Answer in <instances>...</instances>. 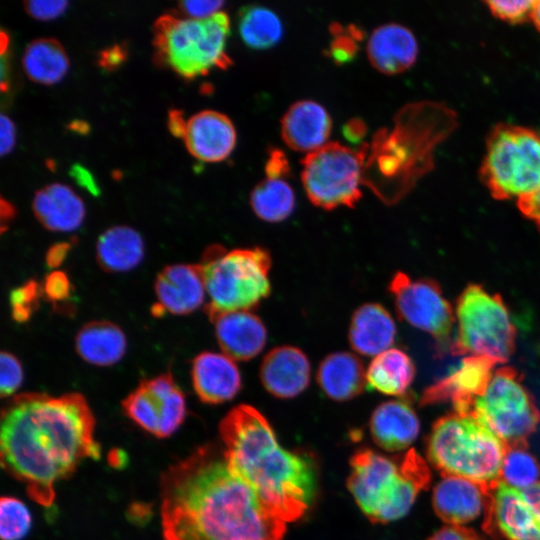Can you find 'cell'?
<instances>
[{
  "label": "cell",
  "instance_id": "cell-1",
  "mask_svg": "<svg viewBox=\"0 0 540 540\" xmlns=\"http://www.w3.org/2000/svg\"><path fill=\"white\" fill-rule=\"evenodd\" d=\"M164 540H283L274 514L213 445L196 448L161 476Z\"/></svg>",
  "mask_w": 540,
  "mask_h": 540
},
{
  "label": "cell",
  "instance_id": "cell-36",
  "mask_svg": "<svg viewBox=\"0 0 540 540\" xmlns=\"http://www.w3.org/2000/svg\"><path fill=\"white\" fill-rule=\"evenodd\" d=\"M32 525L31 514L26 505L12 496L0 500V536L2 540L24 538Z\"/></svg>",
  "mask_w": 540,
  "mask_h": 540
},
{
  "label": "cell",
  "instance_id": "cell-12",
  "mask_svg": "<svg viewBox=\"0 0 540 540\" xmlns=\"http://www.w3.org/2000/svg\"><path fill=\"white\" fill-rule=\"evenodd\" d=\"M396 129L388 134L387 131L374 138L371 157L377 166L375 171L382 173L386 179L393 182L399 178L401 192L404 195L414 181L431 167V152L434 143L425 144L424 140L442 139L437 136H414L419 128H410L407 109L399 114ZM383 176V177H384Z\"/></svg>",
  "mask_w": 540,
  "mask_h": 540
},
{
  "label": "cell",
  "instance_id": "cell-37",
  "mask_svg": "<svg viewBox=\"0 0 540 540\" xmlns=\"http://www.w3.org/2000/svg\"><path fill=\"white\" fill-rule=\"evenodd\" d=\"M333 40L330 43L328 55L336 64L351 62L357 55L358 42L363 38V32L356 26L343 27L333 24L330 27Z\"/></svg>",
  "mask_w": 540,
  "mask_h": 540
},
{
  "label": "cell",
  "instance_id": "cell-41",
  "mask_svg": "<svg viewBox=\"0 0 540 540\" xmlns=\"http://www.w3.org/2000/svg\"><path fill=\"white\" fill-rule=\"evenodd\" d=\"M26 12L38 20H52L62 15L67 7L66 0H29L24 2Z\"/></svg>",
  "mask_w": 540,
  "mask_h": 540
},
{
  "label": "cell",
  "instance_id": "cell-21",
  "mask_svg": "<svg viewBox=\"0 0 540 540\" xmlns=\"http://www.w3.org/2000/svg\"><path fill=\"white\" fill-rule=\"evenodd\" d=\"M209 320L214 324L223 354L233 360H251L265 347L267 329L262 320L250 311L217 313Z\"/></svg>",
  "mask_w": 540,
  "mask_h": 540
},
{
  "label": "cell",
  "instance_id": "cell-7",
  "mask_svg": "<svg viewBox=\"0 0 540 540\" xmlns=\"http://www.w3.org/2000/svg\"><path fill=\"white\" fill-rule=\"evenodd\" d=\"M209 302V317L222 312L250 311L258 307L271 291V255L265 248L249 247L227 251L213 245L199 263Z\"/></svg>",
  "mask_w": 540,
  "mask_h": 540
},
{
  "label": "cell",
  "instance_id": "cell-25",
  "mask_svg": "<svg viewBox=\"0 0 540 540\" xmlns=\"http://www.w3.org/2000/svg\"><path fill=\"white\" fill-rule=\"evenodd\" d=\"M373 441L389 452L410 447L420 431L418 416L408 401L403 399L381 403L373 411L369 421Z\"/></svg>",
  "mask_w": 540,
  "mask_h": 540
},
{
  "label": "cell",
  "instance_id": "cell-10",
  "mask_svg": "<svg viewBox=\"0 0 540 540\" xmlns=\"http://www.w3.org/2000/svg\"><path fill=\"white\" fill-rule=\"evenodd\" d=\"M368 146L352 149L330 142L308 153L301 180L310 202L325 210L354 207L362 197L361 183Z\"/></svg>",
  "mask_w": 540,
  "mask_h": 540
},
{
  "label": "cell",
  "instance_id": "cell-45",
  "mask_svg": "<svg viewBox=\"0 0 540 540\" xmlns=\"http://www.w3.org/2000/svg\"><path fill=\"white\" fill-rule=\"evenodd\" d=\"M289 173V162L285 154L279 149H272L265 164L266 177L284 179Z\"/></svg>",
  "mask_w": 540,
  "mask_h": 540
},
{
  "label": "cell",
  "instance_id": "cell-34",
  "mask_svg": "<svg viewBox=\"0 0 540 540\" xmlns=\"http://www.w3.org/2000/svg\"><path fill=\"white\" fill-rule=\"evenodd\" d=\"M238 27L242 41L252 49L271 48L283 35V25L278 15L259 5L241 8Z\"/></svg>",
  "mask_w": 540,
  "mask_h": 540
},
{
  "label": "cell",
  "instance_id": "cell-18",
  "mask_svg": "<svg viewBox=\"0 0 540 540\" xmlns=\"http://www.w3.org/2000/svg\"><path fill=\"white\" fill-rule=\"evenodd\" d=\"M235 127L225 114L203 110L186 123L183 141L189 153L203 162L225 160L236 145Z\"/></svg>",
  "mask_w": 540,
  "mask_h": 540
},
{
  "label": "cell",
  "instance_id": "cell-52",
  "mask_svg": "<svg viewBox=\"0 0 540 540\" xmlns=\"http://www.w3.org/2000/svg\"><path fill=\"white\" fill-rule=\"evenodd\" d=\"M70 249L68 243H57L49 248L46 263L50 268L58 267L65 259Z\"/></svg>",
  "mask_w": 540,
  "mask_h": 540
},
{
  "label": "cell",
  "instance_id": "cell-35",
  "mask_svg": "<svg viewBox=\"0 0 540 540\" xmlns=\"http://www.w3.org/2000/svg\"><path fill=\"white\" fill-rule=\"evenodd\" d=\"M540 466L526 447L508 448L500 480L516 488H527L539 481Z\"/></svg>",
  "mask_w": 540,
  "mask_h": 540
},
{
  "label": "cell",
  "instance_id": "cell-50",
  "mask_svg": "<svg viewBox=\"0 0 540 540\" xmlns=\"http://www.w3.org/2000/svg\"><path fill=\"white\" fill-rule=\"evenodd\" d=\"M71 177L93 195L99 194L98 186L90 172L81 165H74L70 170Z\"/></svg>",
  "mask_w": 540,
  "mask_h": 540
},
{
  "label": "cell",
  "instance_id": "cell-48",
  "mask_svg": "<svg viewBox=\"0 0 540 540\" xmlns=\"http://www.w3.org/2000/svg\"><path fill=\"white\" fill-rule=\"evenodd\" d=\"M519 209L532 219L540 231V190L518 200Z\"/></svg>",
  "mask_w": 540,
  "mask_h": 540
},
{
  "label": "cell",
  "instance_id": "cell-47",
  "mask_svg": "<svg viewBox=\"0 0 540 540\" xmlns=\"http://www.w3.org/2000/svg\"><path fill=\"white\" fill-rule=\"evenodd\" d=\"M0 136V152L4 156L14 148L16 132L13 121L3 113L0 117Z\"/></svg>",
  "mask_w": 540,
  "mask_h": 540
},
{
  "label": "cell",
  "instance_id": "cell-54",
  "mask_svg": "<svg viewBox=\"0 0 540 540\" xmlns=\"http://www.w3.org/2000/svg\"><path fill=\"white\" fill-rule=\"evenodd\" d=\"M68 128L79 134H86L89 130V126L82 120H74L69 123Z\"/></svg>",
  "mask_w": 540,
  "mask_h": 540
},
{
  "label": "cell",
  "instance_id": "cell-11",
  "mask_svg": "<svg viewBox=\"0 0 540 540\" xmlns=\"http://www.w3.org/2000/svg\"><path fill=\"white\" fill-rule=\"evenodd\" d=\"M495 433L508 448L527 447V438L540 422V412L519 373L511 367L493 372L485 392L470 413Z\"/></svg>",
  "mask_w": 540,
  "mask_h": 540
},
{
  "label": "cell",
  "instance_id": "cell-28",
  "mask_svg": "<svg viewBox=\"0 0 540 540\" xmlns=\"http://www.w3.org/2000/svg\"><path fill=\"white\" fill-rule=\"evenodd\" d=\"M316 379L323 393L334 401H347L361 394L367 384L362 361L353 353L328 354L319 364Z\"/></svg>",
  "mask_w": 540,
  "mask_h": 540
},
{
  "label": "cell",
  "instance_id": "cell-19",
  "mask_svg": "<svg viewBox=\"0 0 540 540\" xmlns=\"http://www.w3.org/2000/svg\"><path fill=\"white\" fill-rule=\"evenodd\" d=\"M259 377L265 390L274 397L293 398L302 393L310 383V362L306 354L297 347L277 346L264 356Z\"/></svg>",
  "mask_w": 540,
  "mask_h": 540
},
{
  "label": "cell",
  "instance_id": "cell-33",
  "mask_svg": "<svg viewBox=\"0 0 540 540\" xmlns=\"http://www.w3.org/2000/svg\"><path fill=\"white\" fill-rule=\"evenodd\" d=\"M249 204L258 218L269 223H278L292 214L295 194L284 179L266 177L251 191Z\"/></svg>",
  "mask_w": 540,
  "mask_h": 540
},
{
  "label": "cell",
  "instance_id": "cell-42",
  "mask_svg": "<svg viewBox=\"0 0 540 540\" xmlns=\"http://www.w3.org/2000/svg\"><path fill=\"white\" fill-rule=\"evenodd\" d=\"M43 292L54 303L66 300L71 293V284L66 274L62 271L48 274L44 281Z\"/></svg>",
  "mask_w": 540,
  "mask_h": 540
},
{
  "label": "cell",
  "instance_id": "cell-30",
  "mask_svg": "<svg viewBox=\"0 0 540 540\" xmlns=\"http://www.w3.org/2000/svg\"><path fill=\"white\" fill-rule=\"evenodd\" d=\"M144 257V243L131 227L117 225L104 231L96 244V259L107 272H126L135 268Z\"/></svg>",
  "mask_w": 540,
  "mask_h": 540
},
{
  "label": "cell",
  "instance_id": "cell-24",
  "mask_svg": "<svg viewBox=\"0 0 540 540\" xmlns=\"http://www.w3.org/2000/svg\"><path fill=\"white\" fill-rule=\"evenodd\" d=\"M367 56L371 65L381 73H402L415 63L418 43L407 27L397 23L384 24L371 33Z\"/></svg>",
  "mask_w": 540,
  "mask_h": 540
},
{
  "label": "cell",
  "instance_id": "cell-31",
  "mask_svg": "<svg viewBox=\"0 0 540 540\" xmlns=\"http://www.w3.org/2000/svg\"><path fill=\"white\" fill-rule=\"evenodd\" d=\"M414 377L415 366L412 359L397 348H390L375 356L366 371L369 387L391 396L406 393Z\"/></svg>",
  "mask_w": 540,
  "mask_h": 540
},
{
  "label": "cell",
  "instance_id": "cell-13",
  "mask_svg": "<svg viewBox=\"0 0 540 540\" xmlns=\"http://www.w3.org/2000/svg\"><path fill=\"white\" fill-rule=\"evenodd\" d=\"M123 412L157 438L171 436L186 417V400L170 372L142 380L121 403Z\"/></svg>",
  "mask_w": 540,
  "mask_h": 540
},
{
  "label": "cell",
  "instance_id": "cell-29",
  "mask_svg": "<svg viewBox=\"0 0 540 540\" xmlns=\"http://www.w3.org/2000/svg\"><path fill=\"white\" fill-rule=\"evenodd\" d=\"M127 341L119 326L109 321H92L78 331L75 348L86 362L96 366H110L122 359Z\"/></svg>",
  "mask_w": 540,
  "mask_h": 540
},
{
  "label": "cell",
  "instance_id": "cell-39",
  "mask_svg": "<svg viewBox=\"0 0 540 540\" xmlns=\"http://www.w3.org/2000/svg\"><path fill=\"white\" fill-rule=\"evenodd\" d=\"M491 13L511 24H518L531 19L535 1L531 0H512V1H487Z\"/></svg>",
  "mask_w": 540,
  "mask_h": 540
},
{
  "label": "cell",
  "instance_id": "cell-46",
  "mask_svg": "<svg viewBox=\"0 0 540 540\" xmlns=\"http://www.w3.org/2000/svg\"><path fill=\"white\" fill-rule=\"evenodd\" d=\"M428 540H485L477 532L464 526L448 525L434 533Z\"/></svg>",
  "mask_w": 540,
  "mask_h": 540
},
{
  "label": "cell",
  "instance_id": "cell-4",
  "mask_svg": "<svg viewBox=\"0 0 540 540\" xmlns=\"http://www.w3.org/2000/svg\"><path fill=\"white\" fill-rule=\"evenodd\" d=\"M347 486L364 515L374 523L404 517L431 480L429 466L414 450L389 457L370 449L355 452Z\"/></svg>",
  "mask_w": 540,
  "mask_h": 540
},
{
  "label": "cell",
  "instance_id": "cell-8",
  "mask_svg": "<svg viewBox=\"0 0 540 540\" xmlns=\"http://www.w3.org/2000/svg\"><path fill=\"white\" fill-rule=\"evenodd\" d=\"M480 175L496 199L518 200L540 190V134L500 124L490 133Z\"/></svg>",
  "mask_w": 540,
  "mask_h": 540
},
{
  "label": "cell",
  "instance_id": "cell-40",
  "mask_svg": "<svg viewBox=\"0 0 540 540\" xmlns=\"http://www.w3.org/2000/svg\"><path fill=\"white\" fill-rule=\"evenodd\" d=\"M0 367V394L3 398L10 397L22 384L23 369L20 361L6 351L1 352Z\"/></svg>",
  "mask_w": 540,
  "mask_h": 540
},
{
  "label": "cell",
  "instance_id": "cell-3",
  "mask_svg": "<svg viewBox=\"0 0 540 540\" xmlns=\"http://www.w3.org/2000/svg\"><path fill=\"white\" fill-rule=\"evenodd\" d=\"M219 432L230 468L284 522L301 518L317 492V467L305 452L280 445L268 420L241 404L221 420Z\"/></svg>",
  "mask_w": 540,
  "mask_h": 540
},
{
  "label": "cell",
  "instance_id": "cell-5",
  "mask_svg": "<svg viewBox=\"0 0 540 540\" xmlns=\"http://www.w3.org/2000/svg\"><path fill=\"white\" fill-rule=\"evenodd\" d=\"M507 445L471 414L439 418L427 441V458L443 477L454 476L491 488L499 480Z\"/></svg>",
  "mask_w": 540,
  "mask_h": 540
},
{
  "label": "cell",
  "instance_id": "cell-51",
  "mask_svg": "<svg viewBox=\"0 0 540 540\" xmlns=\"http://www.w3.org/2000/svg\"><path fill=\"white\" fill-rule=\"evenodd\" d=\"M187 121L184 113L178 109H171L168 113V129L175 136L183 138Z\"/></svg>",
  "mask_w": 540,
  "mask_h": 540
},
{
  "label": "cell",
  "instance_id": "cell-53",
  "mask_svg": "<svg viewBox=\"0 0 540 540\" xmlns=\"http://www.w3.org/2000/svg\"><path fill=\"white\" fill-rule=\"evenodd\" d=\"M16 211L14 206L6 199L1 198V225L2 232L5 230V225L9 223L15 216Z\"/></svg>",
  "mask_w": 540,
  "mask_h": 540
},
{
  "label": "cell",
  "instance_id": "cell-9",
  "mask_svg": "<svg viewBox=\"0 0 540 540\" xmlns=\"http://www.w3.org/2000/svg\"><path fill=\"white\" fill-rule=\"evenodd\" d=\"M458 333L451 352L471 353L505 362L515 349L516 330L503 300L476 284L468 285L456 305Z\"/></svg>",
  "mask_w": 540,
  "mask_h": 540
},
{
  "label": "cell",
  "instance_id": "cell-43",
  "mask_svg": "<svg viewBox=\"0 0 540 540\" xmlns=\"http://www.w3.org/2000/svg\"><path fill=\"white\" fill-rule=\"evenodd\" d=\"M224 4L219 0H186L179 3V9L187 18L205 19L219 12Z\"/></svg>",
  "mask_w": 540,
  "mask_h": 540
},
{
  "label": "cell",
  "instance_id": "cell-22",
  "mask_svg": "<svg viewBox=\"0 0 540 540\" xmlns=\"http://www.w3.org/2000/svg\"><path fill=\"white\" fill-rule=\"evenodd\" d=\"M191 378L199 399L207 404H221L241 390V373L233 359L223 353L206 351L192 362Z\"/></svg>",
  "mask_w": 540,
  "mask_h": 540
},
{
  "label": "cell",
  "instance_id": "cell-14",
  "mask_svg": "<svg viewBox=\"0 0 540 540\" xmlns=\"http://www.w3.org/2000/svg\"><path fill=\"white\" fill-rule=\"evenodd\" d=\"M483 529L502 540H540V481L516 488L499 480L489 491Z\"/></svg>",
  "mask_w": 540,
  "mask_h": 540
},
{
  "label": "cell",
  "instance_id": "cell-17",
  "mask_svg": "<svg viewBox=\"0 0 540 540\" xmlns=\"http://www.w3.org/2000/svg\"><path fill=\"white\" fill-rule=\"evenodd\" d=\"M157 303L152 314L161 317L168 312L186 315L197 310L204 302L206 288L199 264L166 266L155 281Z\"/></svg>",
  "mask_w": 540,
  "mask_h": 540
},
{
  "label": "cell",
  "instance_id": "cell-2",
  "mask_svg": "<svg viewBox=\"0 0 540 540\" xmlns=\"http://www.w3.org/2000/svg\"><path fill=\"white\" fill-rule=\"evenodd\" d=\"M94 429L93 413L79 393L18 394L1 411V465L33 501L50 507L56 484L84 459L99 458Z\"/></svg>",
  "mask_w": 540,
  "mask_h": 540
},
{
  "label": "cell",
  "instance_id": "cell-23",
  "mask_svg": "<svg viewBox=\"0 0 540 540\" xmlns=\"http://www.w3.org/2000/svg\"><path fill=\"white\" fill-rule=\"evenodd\" d=\"M332 120L327 110L312 100L292 104L281 119V136L295 151L311 153L327 144Z\"/></svg>",
  "mask_w": 540,
  "mask_h": 540
},
{
  "label": "cell",
  "instance_id": "cell-26",
  "mask_svg": "<svg viewBox=\"0 0 540 540\" xmlns=\"http://www.w3.org/2000/svg\"><path fill=\"white\" fill-rule=\"evenodd\" d=\"M396 339V324L379 303H365L353 313L348 329L351 348L363 356H377L391 348Z\"/></svg>",
  "mask_w": 540,
  "mask_h": 540
},
{
  "label": "cell",
  "instance_id": "cell-38",
  "mask_svg": "<svg viewBox=\"0 0 540 540\" xmlns=\"http://www.w3.org/2000/svg\"><path fill=\"white\" fill-rule=\"evenodd\" d=\"M40 294L41 289L34 280L14 289L10 295L13 318L18 322L28 320L38 303Z\"/></svg>",
  "mask_w": 540,
  "mask_h": 540
},
{
  "label": "cell",
  "instance_id": "cell-16",
  "mask_svg": "<svg viewBox=\"0 0 540 540\" xmlns=\"http://www.w3.org/2000/svg\"><path fill=\"white\" fill-rule=\"evenodd\" d=\"M497 362L487 356L470 355L446 376L427 387L421 405L451 401L454 411L469 414L476 398L481 396L493 375Z\"/></svg>",
  "mask_w": 540,
  "mask_h": 540
},
{
  "label": "cell",
  "instance_id": "cell-32",
  "mask_svg": "<svg viewBox=\"0 0 540 540\" xmlns=\"http://www.w3.org/2000/svg\"><path fill=\"white\" fill-rule=\"evenodd\" d=\"M22 67L31 81L53 85L66 75L69 60L58 40L40 38L31 41L26 46L22 56Z\"/></svg>",
  "mask_w": 540,
  "mask_h": 540
},
{
  "label": "cell",
  "instance_id": "cell-55",
  "mask_svg": "<svg viewBox=\"0 0 540 540\" xmlns=\"http://www.w3.org/2000/svg\"><path fill=\"white\" fill-rule=\"evenodd\" d=\"M531 20L534 22L536 28L540 32V1H535Z\"/></svg>",
  "mask_w": 540,
  "mask_h": 540
},
{
  "label": "cell",
  "instance_id": "cell-20",
  "mask_svg": "<svg viewBox=\"0 0 540 540\" xmlns=\"http://www.w3.org/2000/svg\"><path fill=\"white\" fill-rule=\"evenodd\" d=\"M490 489L468 479L446 476L434 487L433 509L448 525L463 526L485 511Z\"/></svg>",
  "mask_w": 540,
  "mask_h": 540
},
{
  "label": "cell",
  "instance_id": "cell-49",
  "mask_svg": "<svg viewBox=\"0 0 540 540\" xmlns=\"http://www.w3.org/2000/svg\"><path fill=\"white\" fill-rule=\"evenodd\" d=\"M367 133L365 122L359 118L350 119L343 126V134L345 138L354 144L359 143Z\"/></svg>",
  "mask_w": 540,
  "mask_h": 540
},
{
  "label": "cell",
  "instance_id": "cell-15",
  "mask_svg": "<svg viewBox=\"0 0 540 540\" xmlns=\"http://www.w3.org/2000/svg\"><path fill=\"white\" fill-rule=\"evenodd\" d=\"M388 290L401 320L438 340L449 336L454 320L453 311L435 281L411 279L407 274L397 272Z\"/></svg>",
  "mask_w": 540,
  "mask_h": 540
},
{
  "label": "cell",
  "instance_id": "cell-27",
  "mask_svg": "<svg viewBox=\"0 0 540 540\" xmlns=\"http://www.w3.org/2000/svg\"><path fill=\"white\" fill-rule=\"evenodd\" d=\"M32 209L38 221L54 232L76 230L85 218V206L80 196L61 183L38 190L33 197Z\"/></svg>",
  "mask_w": 540,
  "mask_h": 540
},
{
  "label": "cell",
  "instance_id": "cell-6",
  "mask_svg": "<svg viewBox=\"0 0 540 540\" xmlns=\"http://www.w3.org/2000/svg\"><path fill=\"white\" fill-rule=\"evenodd\" d=\"M229 34L224 11L205 19L162 15L153 25L155 61L188 80L226 69L232 64L226 52Z\"/></svg>",
  "mask_w": 540,
  "mask_h": 540
},
{
  "label": "cell",
  "instance_id": "cell-44",
  "mask_svg": "<svg viewBox=\"0 0 540 540\" xmlns=\"http://www.w3.org/2000/svg\"><path fill=\"white\" fill-rule=\"evenodd\" d=\"M127 48L124 45L116 44L103 49L98 56V64L106 71H113L120 67L127 58Z\"/></svg>",
  "mask_w": 540,
  "mask_h": 540
}]
</instances>
